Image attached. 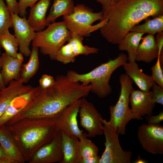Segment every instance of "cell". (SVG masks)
Segmentation results:
<instances>
[{
	"label": "cell",
	"instance_id": "603a6c76",
	"mask_svg": "<svg viewBox=\"0 0 163 163\" xmlns=\"http://www.w3.org/2000/svg\"><path fill=\"white\" fill-rule=\"evenodd\" d=\"M144 34L135 32H130L118 44L119 50L122 51H125L127 52L128 62H136V51L140 41Z\"/></svg>",
	"mask_w": 163,
	"mask_h": 163
},
{
	"label": "cell",
	"instance_id": "8d00e7d4",
	"mask_svg": "<svg viewBox=\"0 0 163 163\" xmlns=\"http://www.w3.org/2000/svg\"><path fill=\"white\" fill-rule=\"evenodd\" d=\"M147 123L149 124H160L163 120V111L160 112L157 115H152L147 116L145 115Z\"/></svg>",
	"mask_w": 163,
	"mask_h": 163
},
{
	"label": "cell",
	"instance_id": "4316f807",
	"mask_svg": "<svg viewBox=\"0 0 163 163\" xmlns=\"http://www.w3.org/2000/svg\"><path fill=\"white\" fill-rule=\"evenodd\" d=\"M163 31V15L146 20L143 24L134 26L130 32H135L154 35Z\"/></svg>",
	"mask_w": 163,
	"mask_h": 163
},
{
	"label": "cell",
	"instance_id": "e575fe53",
	"mask_svg": "<svg viewBox=\"0 0 163 163\" xmlns=\"http://www.w3.org/2000/svg\"><path fill=\"white\" fill-rule=\"evenodd\" d=\"M55 82V79L50 75L46 74L43 75L39 80V87L43 89L51 87L53 85Z\"/></svg>",
	"mask_w": 163,
	"mask_h": 163
},
{
	"label": "cell",
	"instance_id": "b9f144b4",
	"mask_svg": "<svg viewBox=\"0 0 163 163\" xmlns=\"http://www.w3.org/2000/svg\"><path fill=\"white\" fill-rule=\"evenodd\" d=\"M1 48V47L0 46V52ZM0 69H1V67H0V91H1L3 89H4L5 88L6 86L4 84L2 81V77H1V73H0Z\"/></svg>",
	"mask_w": 163,
	"mask_h": 163
},
{
	"label": "cell",
	"instance_id": "8992f818",
	"mask_svg": "<svg viewBox=\"0 0 163 163\" xmlns=\"http://www.w3.org/2000/svg\"><path fill=\"white\" fill-rule=\"evenodd\" d=\"M119 82L121 88L119 98L115 105L110 107V117L108 122L117 130L119 134L123 135L126 133L127 124L131 120L134 119L129 107V96L133 89V82L125 74L120 75Z\"/></svg>",
	"mask_w": 163,
	"mask_h": 163
},
{
	"label": "cell",
	"instance_id": "5bb4252c",
	"mask_svg": "<svg viewBox=\"0 0 163 163\" xmlns=\"http://www.w3.org/2000/svg\"><path fill=\"white\" fill-rule=\"evenodd\" d=\"M152 95L151 90L146 92L132 90L129 96V103L134 119L141 120L145 115H152L156 103L152 99Z\"/></svg>",
	"mask_w": 163,
	"mask_h": 163
},
{
	"label": "cell",
	"instance_id": "9a60e30c",
	"mask_svg": "<svg viewBox=\"0 0 163 163\" xmlns=\"http://www.w3.org/2000/svg\"><path fill=\"white\" fill-rule=\"evenodd\" d=\"M38 88L33 87L29 91L14 98L0 117V127L6 125L14 117L23 110L30 103Z\"/></svg>",
	"mask_w": 163,
	"mask_h": 163
},
{
	"label": "cell",
	"instance_id": "7c38bea8",
	"mask_svg": "<svg viewBox=\"0 0 163 163\" xmlns=\"http://www.w3.org/2000/svg\"><path fill=\"white\" fill-rule=\"evenodd\" d=\"M11 17L14 35L18 43L20 53L28 57L31 52L29 46L34 39L36 32L30 26L26 17H21L11 12Z\"/></svg>",
	"mask_w": 163,
	"mask_h": 163
},
{
	"label": "cell",
	"instance_id": "7402d4cb",
	"mask_svg": "<svg viewBox=\"0 0 163 163\" xmlns=\"http://www.w3.org/2000/svg\"><path fill=\"white\" fill-rule=\"evenodd\" d=\"M0 143L7 157L14 161L17 163L25 162L6 125L0 127Z\"/></svg>",
	"mask_w": 163,
	"mask_h": 163
},
{
	"label": "cell",
	"instance_id": "2e32d148",
	"mask_svg": "<svg viewBox=\"0 0 163 163\" xmlns=\"http://www.w3.org/2000/svg\"><path fill=\"white\" fill-rule=\"evenodd\" d=\"M24 58L13 57L5 52L0 57V73L2 81L6 86L13 80H18L20 78L21 68Z\"/></svg>",
	"mask_w": 163,
	"mask_h": 163
},
{
	"label": "cell",
	"instance_id": "e0dca14e",
	"mask_svg": "<svg viewBox=\"0 0 163 163\" xmlns=\"http://www.w3.org/2000/svg\"><path fill=\"white\" fill-rule=\"evenodd\" d=\"M22 80L11 81L0 94V117L5 112L12 100L16 96L29 91L33 87L25 85Z\"/></svg>",
	"mask_w": 163,
	"mask_h": 163
},
{
	"label": "cell",
	"instance_id": "74e56055",
	"mask_svg": "<svg viewBox=\"0 0 163 163\" xmlns=\"http://www.w3.org/2000/svg\"><path fill=\"white\" fill-rule=\"evenodd\" d=\"M6 5L11 12L19 14L18 8V2L17 0H5Z\"/></svg>",
	"mask_w": 163,
	"mask_h": 163
},
{
	"label": "cell",
	"instance_id": "1f68e13d",
	"mask_svg": "<svg viewBox=\"0 0 163 163\" xmlns=\"http://www.w3.org/2000/svg\"><path fill=\"white\" fill-rule=\"evenodd\" d=\"M161 66L159 56L156 63L151 68V76L156 83L163 88V71Z\"/></svg>",
	"mask_w": 163,
	"mask_h": 163
},
{
	"label": "cell",
	"instance_id": "4dcf8cb0",
	"mask_svg": "<svg viewBox=\"0 0 163 163\" xmlns=\"http://www.w3.org/2000/svg\"><path fill=\"white\" fill-rule=\"evenodd\" d=\"M13 28L11 12L4 0H0V34Z\"/></svg>",
	"mask_w": 163,
	"mask_h": 163
},
{
	"label": "cell",
	"instance_id": "836d02e7",
	"mask_svg": "<svg viewBox=\"0 0 163 163\" xmlns=\"http://www.w3.org/2000/svg\"><path fill=\"white\" fill-rule=\"evenodd\" d=\"M40 0H19L18 3L19 16L21 17H26L27 9L31 8Z\"/></svg>",
	"mask_w": 163,
	"mask_h": 163
},
{
	"label": "cell",
	"instance_id": "8fae6325",
	"mask_svg": "<svg viewBox=\"0 0 163 163\" xmlns=\"http://www.w3.org/2000/svg\"><path fill=\"white\" fill-rule=\"evenodd\" d=\"M80 124L88 132V137H94L104 134L103 118L94 105L85 97L81 98L79 113Z\"/></svg>",
	"mask_w": 163,
	"mask_h": 163
},
{
	"label": "cell",
	"instance_id": "f546056e",
	"mask_svg": "<svg viewBox=\"0 0 163 163\" xmlns=\"http://www.w3.org/2000/svg\"><path fill=\"white\" fill-rule=\"evenodd\" d=\"M78 147L82 158L98 155L97 146L87 137L79 140Z\"/></svg>",
	"mask_w": 163,
	"mask_h": 163
},
{
	"label": "cell",
	"instance_id": "ab89813d",
	"mask_svg": "<svg viewBox=\"0 0 163 163\" xmlns=\"http://www.w3.org/2000/svg\"><path fill=\"white\" fill-rule=\"evenodd\" d=\"M102 5L103 10H104L110 7L112 0H96Z\"/></svg>",
	"mask_w": 163,
	"mask_h": 163
},
{
	"label": "cell",
	"instance_id": "5b68a950",
	"mask_svg": "<svg viewBox=\"0 0 163 163\" xmlns=\"http://www.w3.org/2000/svg\"><path fill=\"white\" fill-rule=\"evenodd\" d=\"M102 11L94 12L93 10L84 4L75 6L73 12L63 16V20L66 27L72 34H76L82 37H88L91 34L99 29L107 23V19H104L93 25L95 22L101 20Z\"/></svg>",
	"mask_w": 163,
	"mask_h": 163
},
{
	"label": "cell",
	"instance_id": "83f0119b",
	"mask_svg": "<svg viewBox=\"0 0 163 163\" xmlns=\"http://www.w3.org/2000/svg\"><path fill=\"white\" fill-rule=\"evenodd\" d=\"M83 40L82 36L76 34H72L71 37L68 41L76 57L79 55L87 56L98 53V49L84 45L83 43Z\"/></svg>",
	"mask_w": 163,
	"mask_h": 163
},
{
	"label": "cell",
	"instance_id": "30bf717a",
	"mask_svg": "<svg viewBox=\"0 0 163 163\" xmlns=\"http://www.w3.org/2000/svg\"><path fill=\"white\" fill-rule=\"evenodd\" d=\"M81 99L70 105L53 118L59 130L69 137L75 136L81 139L87 137V133L78 127L77 120L79 113Z\"/></svg>",
	"mask_w": 163,
	"mask_h": 163
},
{
	"label": "cell",
	"instance_id": "d590c367",
	"mask_svg": "<svg viewBox=\"0 0 163 163\" xmlns=\"http://www.w3.org/2000/svg\"><path fill=\"white\" fill-rule=\"evenodd\" d=\"M155 43L158 48V55L161 61H163V32L160 31L157 33L155 39Z\"/></svg>",
	"mask_w": 163,
	"mask_h": 163
},
{
	"label": "cell",
	"instance_id": "3957f363",
	"mask_svg": "<svg viewBox=\"0 0 163 163\" xmlns=\"http://www.w3.org/2000/svg\"><path fill=\"white\" fill-rule=\"evenodd\" d=\"M25 162L60 130L51 118H26L6 125Z\"/></svg>",
	"mask_w": 163,
	"mask_h": 163
},
{
	"label": "cell",
	"instance_id": "f6af8a7d",
	"mask_svg": "<svg viewBox=\"0 0 163 163\" xmlns=\"http://www.w3.org/2000/svg\"><path fill=\"white\" fill-rule=\"evenodd\" d=\"M0 92H1V91H0Z\"/></svg>",
	"mask_w": 163,
	"mask_h": 163
},
{
	"label": "cell",
	"instance_id": "9c48e42d",
	"mask_svg": "<svg viewBox=\"0 0 163 163\" xmlns=\"http://www.w3.org/2000/svg\"><path fill=\"white\" fill-rule=\"evenodd\" d=\"M137 136L143 149L154 155L163 154V126L160 124H143L138 128Z\"/></svg>",
	"mask_w": 163,
	"mask_h": 163
},
{
	"label": "cell",
	"instance_id": "ac0fdd59",
	"mask_svg": "<svg viewBox=\"0 0 163 163\" xmlns=\"http://www.w3.org/2000/svg\"><path fill=\"white\" fill-rule=\"evenodd\" d=\"M51 0H40L31 7L27 21L35 32L43 30L48 24L46 14Z\"/></svg>",
	"mask_w": 163,
	"mask_h": 163
},
{
	"label": "cell",
	"instance_id": "277c9868",
	"mask_svg": "<svg viewBox=\"0 0 163 163\" xmlns=\"http://www.w3.org/2000/svg\"><path fill=\"white\" fill-rule=\"evenodd\" d=\"M127 61L126 55L121 53L114 59H110L87 73L80 74L75 71L69 70L67 72L66 75L71 80L80 82L84 85L91 84V88L90 92L99 97L104 98L112 92V89L109 84L112 74Z\"/></svg>",
	"mask_w": 163,
	"mask_h": 163
},
{
	"label": "cell",
	"instance_id": "f1b7e54d",
	"mask_svg": "<svg viewBox=\"0 0 163 163\" xmlns=\"http://www.w3.org/2000/svg\"><path fill=\"white\" fill-rule=\"evenodd\" d=\"M49 56L52 60L65 64L74 62L76 57L68 43L63 45L55 53Z\"/></svg>",
	"mask_w": 163,
	"mask_h": 163
},
{
	"label": "cell",
	"instance_id": "7a4b0ae2",
	"mask_svg": "<svg viewBox=\"0 0 163 163\" xmlns=\"http://www.w3.org/2000/svg\"><path fill=\"white\" fill-rule=\"evenodd\" d=\"M102 11L100 21H108L99 29L100 33L109 43L118 44L143 20L163 15V0H119Z\"/></svg>",
	"mask_w": 163,
	"mask_h": 163
},
{
	"label": "cell",
	"instance_id": "d6986e66",
	"mask_svg": "<svg viewBox=\"0 0 163 163\" xmlns=\"http://www.w3.org/2000/svg\"><path fill=\"white\" fill-rule=\"evenodd\" d=\"M126 74L134 82L140 90L147 92L150 90L155 82L151 76L143 73L137 63L126 62L122 66Z\"/></svg>",
	"mask_w": 163,
	"mask_h": 163
},
{
	"label": "cell",
	"instance_id": "ba28073f",
	"mask_svg": "<svg viewBox=\"0 0 163 163\" xmlns=\"http://www.w3.org/2000/svg\"><path fill=\"white\" fill-rule=\"evenodd\" d=\"M102 129L105 137V149L99 163H130L131 151H125L121 147L117 130L106 120H103Z\"/></svg>",
	"mask_w": 163,
	"mask_h": 163
},
{
	"label": "cell",
	"instance_id": "60d3db41",
	"mask_svg": "<svg viewBox=\"0 0 163 163\" xmlns=\"http://www.w3.org/2000/svg\"><path fill=\"white\" fill-rule=\"evenodd\" d=\"M5 157H8L7 156L3 148L0 143V159Z\"/></svg>",
	"mask_w": 163,
	"mask_h": 163
},
{
	"label": "cell",
	"instance_id": "4fadbf2b",
	"mask_svg": "<svg viewBox=\"0 0 163 163\" xmlns=\"http://www.w3.org/2000/svg\"><path fill=\"white\" fill-rule=\"evenodd\" d=\"M62 135L59 130L53 140L39 148L34 154L29 163H61L63 156L61 148Z\"/></svg>",
	"mask_w": 163,
	"mask_h": 163
},
{
	"label": "cell",
	"instance_id": "d4e9b609",
	"mask_svg": "<svg viewBox=\"0 0 163 163\" xmlns=\"http://www.w3.org/2000/svg\"><path fill=\"white\" fill-rule=\"evenodd\" d=\"M37 47L33 46L28 62L22 64L20 71V78L24 83L27 82L36 74L39 67Z\"/></svg>",
	"mask_w": 163,
	"mask_h": 163
},
{
	"label": "cell",
	"instance_id": "52a82bcc",
	"mask_svg": "<svg viewBox=\"0 0 163 163\" xmlns=\"http://www.w3.org/2000/svg\"><path fill=\"white\" fill-rule=\"evenodd\" d=\"M36 32L32 47L38 48L42 54L49 56L57 51L72 35L63 21L52 23L45 29Z\"/></svg>",
	"mask_w": 163,
	"mask_h": 163
},
{
	"label": "cell",
	"instance_id": "d6a6232c",
	"mask_svg": "<svg viewBox=\"0 0 163 163\" xmlns=\"http://www.w3.org/2000/svg\"><path fill=\"white\" fill-rule=\"evenodd\" d=\"M152 89V98L155 103L163 105V88L158 85L155 82L153 83Z\"/></svg>",
	"mask_w": 163,
	"mask_h": 163
},
{
	"label": "cell",
	"instance_id": "44dd1931",
	"mask_svg": "<svg viewBox=\"0 0 163 163\" xmlns=\"http://www.w3.org/2000/svg\"><path fill=\"white\" fill-rule=\"evenodd\" d=\"M61 132V146L63 156L61 163H80L82 158L78 147L79 139L75 136L69 137L63 132Z\"/></svg>",
	"mask_w": 163,
	"mask_h": 163
},
{
	"label": "cell",
	"instance_id": "ee69618b",
	"mask_svg": "<svg viewBox=\"0 0 163 163\" xmlns=\"http://www.w3.org/2000/svg\"><path fill=\"white\" fill-rule=\"evenodd\" d=\"M119 0H112L111 4V6L115 4Z\"/></svg>",
	"mask_w": 163,
	"mask_h": 163
},
{
	"label": "cell",
	"instance_id": "7bdbcfd3",
	"mask_svg": "<svg viewBox=\"0 0 163 163\" xmlns=\"http://www.w3.org/2000/svg\"><path fill=\"white\" fill-rule=\"evenodd\" d=\"M135 163H147L146 161L143 159H142L140 158H139L135 162Z\"/></svg>",
	"mask_w": 163,
	"mask_h": 163
},
{
	"label": "cell",
	"instance_id": "f35d334b",
	"mask_svg": "<svg viewBox=\"0 0 163 163\" xmlns=\"http://www.w3.org/2000/svg\"><path fill=\"white\" fill-rule=\"evenodd\" d=\"M101 157L98 155L82 158L80 163H99Z\"/></svg>",
	"mask_w": 163,
	"mask_h": 163
},
{
	"label": "cell",
	"instance_id": "484cf974",
	"mask_svg": "<svg viewBox=\"0 0 163 163\" xmlns=\"http://www.w3.org/2000/svg\"><path fill=\"white\" fill-rule=\"evenodd\" d=\"M0 46L8 55L16 58H24L23 54L18 52L19 44L17 40L9 30L0 34Z\"/></svg>",
	"mask_w": 163,
	"mask_h": 163
},
{
	"label": "cell",
	"instance_id": "ffe728a7",
	"mask_svg": "<svg viewBox=\"0 0 163 163\" xmlns=\"http://www.w3.org/2000/svg\"><path fill=\"white\" fill-rule=\"evenodd\" d=\"M141 40L136 51L135 61L150 63L160 56L155 38L154 35L149 34L142 37Z\"/></svg>",
	"mask_w": 163,
	"mask_h": 163
},
{
	"label": "cell",
	"instance_id": "cb8c5ba5",
	"mask_svg": "<svg viewBox=\"0 0 163 163\" xmlns=\"http://www.w3.org/2000/svg\"><path fill=\"white\" fill-rule=\"evenodd\" d=\"M73 0H53L49 14L46 17L49 25L58 17L71 14L75 7Z\"/></svg>",
	"mask_w": 163,
	"mask_h": 163
},
{
	"label": "cell",
	"instance_id": "6da1fadb",
	"mask_svg": "<svg viewBox=\"0 0 163 163\" xmlns=\"http://www.w3.org/2000/svg\"><path fill=\"white\" fill-rule=\"evenodd\" d=\"M91 88V84L85 85L66 75H58L51 87L43 89L38 86L28 104L7 124L26 118H53L77 100L86 97Z\"/></svg>",
	"mask_w": 163,
	"mask_h": 163
}]
</instances>
